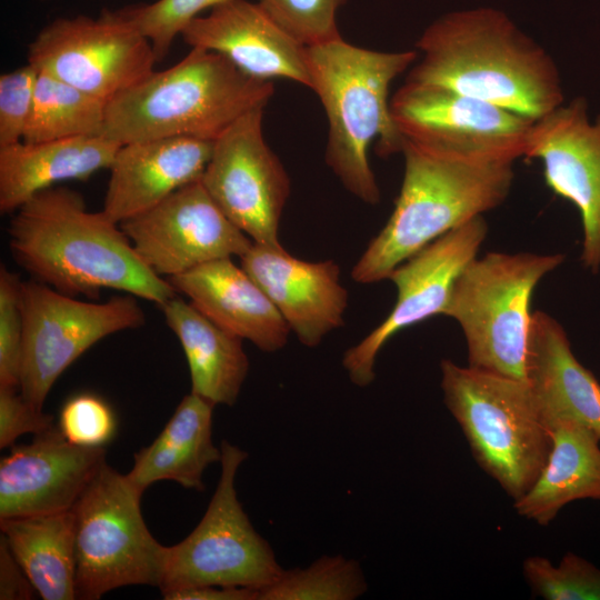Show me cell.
Instances as JSON below:
<instances>
[{
    "instance_id": "5b68a950",
    "label": "cell",
    "mask_w": 600,
    "mask_h": 600,
    "mask_svg": "<svg viewBox=\"0 0 600 600\" xmlns=\"http://www.w3.org/2000/svg\"><path fill=\"white\" fill-rule=\"evenodd\" d=\"M404 173L394 208L351 270L358 283L388 279L404 260L447 232L500 206L513 163L450 160L403 140Z\"/></svg>"
},
{
    "instance_id": "52a82bcc",
    "label": "cell",
    "mask_w": 600,
    "mask_h": 600,
    "mask_svg": "<svg viewBox=\"0 0 600 600\" xmlns=\"http://www.w3.org/2000/svg\"><path fill=\"white\" fill-rule=\"evenodd\" d=\"M563 260L561 253L489 252L468 263L443 314L459 323L470 368L526 381L532 294Z\"/></svg>"
},
{
    "instance_id": "83f0119b",
    "label": "cell",
    "mask_w": 600,
    "mask_h": 600,
    "mask_svg": "<svg viewBox=\"0 0 600 600\" xmlns=\"http://www.w3.org/2000/svg\"><path fill=\"white\" fill-rule=\"evenodd\" d=\"M107 102L39 70L23 141L103 136Z\"/></svg>"
},
{
    "instance_id": "f1b7e54d",
    "label": "cell",
    "mask_w": 600,
    "mask_h": 600,
    "mask_svg": "<svg viewBox=\"0 0 600 600\" xmlns=\"http://www.w3.org/2000/svg\"><path fill=\"white\" fill-rule=\"evenodd\" d=\"M367 590L358 560L322 556L306 568L283 569L273 582L258 590L257 600H354Z\"/></svg>"
},
{
    "instance_id": "8992f818",
    "label": "cell",
    "mask_w": 600,
    "mask_h": 600,
    "mask_svg": "<svg viewBox=\"0 0 600 600\" xmlns=\"http://www.w3.org/2000/svg\"><path fill=\"white\" fill-rule=\"evenodd\" d=\"M443 401L460 426L478 466L514 500L543 469L551 431L528 383L442 360Z\"/></svg>"
},
{
    "instance_id": "d4e9b609",
    "label": "cell",
    "mask_w": 600,
    "mask_h": 600,
    "mask_svg": "<svg viewBox=\"0 0 600 600\" xmlns=\"http://www.w3.org/2000/svg\"><path fill=\"white\" fill-rule=\"evenodd\" d=\"M160 309L186 354L191 392L214 406H233L249 371L243 339L177 296Z\"/></svg>"
},
{
    "instance_id": "30bf717a",
    "label": "cell",
    "mask_w": 600,
    "mask_h": 600,
    "mask_svg": "<svg viewBox=\"0 0 600 600\" xmlns=\"http://www.w3.org/2000/svg\"><path fill=\"white\" fill-rule=\"evenodd\" d=\"M23 343L19 391L43 403L60 374L101 339L138 329L146 314L130 293L104 302L81 301L38 280L21 281Z\"/></svg>"
},
{
    "instance_id": "6da1fadb",
    "label": "cell",
    "mask_w": 600,
    "mask_h": 600,
    "mask_svg": "<svg viewBox=\"0 0 600 600\" xmlns=\"http://www.w3.org/2000/svg\"><path fill=\"white\" fill-rule=\"evenodd\" d=\"M7 232L19 266L64 294L97 299L101 289H114L161 307L177 293L140 259L120 223L90 211L70 188L31 197L13 212Z\"/></svg>"
},
{
    "instance_id": "7a4b0ae2",
    "label": "cell",
    "mask_w": 600,
    "mask_h": 600,
    "mask_svg": "<svg viewBox=\"0 0 600 600\" xmlns=\"http://www.w3.org/2000/svg\"><path fill=\"white\" fill-rule=\"evenodd\" d=\"M406 81L433 84L532 121L563 104L557 64L503 12L480 7L442 14L421 33Z\"/></svg>"
},
{
    "instance_id": "d590c367",
    "label": "cell",
    "mask_w": 600,
    "mask_h": 600,
    "mask_svg": "<svg viewBox=\"0 0 600 600\" xmlns=\"http://www.w3.org/2000/svg\"><path fill=\"white\" fill-rule=\"evenodd\" d=\"M53 417L26 400L19 388L0 387V448L14 444L24 433L39 434L53 428Z\"/></svg>"
},
{
    "instance_id": "4316f807",
    "label": "cell",
    "mask_w": 600,
    "mask_h": 600,
    "mask_svg": "<svg viewBox=\"0 0 600 600\" xmlns=\"http://www.w3.org/2000/svg\"><path fill=\"white\" fill-rule=\"evenodd\" d=\"M1 536L43 600L76 599L71 510L0 520Z\"/></svg>"
},
{
    "instance_id": "277c9868",
    "label": "cell",
    "mask_w": 600,
    "mask_h": 600,
    "mask_svg": "<svg viewBox=\"0 0 600 600\" xmlns=\"http://www.w3.org/2000/svg\"><path fill=\"white\" fill-rule=\"evenodd\" d=\"M273 93L272 81L244 73L217 52L191 48L178 63L110 100L103 136L120 144L169 137L214 141L246 113L266 108Z\"/></svg>"
},
{
    "instance_id": "4dcf8cb0",
    "label": "cell",
    "mask_w": 600,
    "mask_h": 600,
    "mask_svg": "<svg viewBox=\"0 0 600 600\" xmlns=\"http://www.w3.org/2000/svg\"><path fill=\"white\" fill-rule=\"evenodd\" d=\"M271 18L304 47L340 38L337 14L346 0H258Z\"/></svg>"
},
{
    "instance_id": "5bb4252c",
    "label": "cell",
    "mask_w": 600,
    "mask_h": 600,
    "mask_svg": "<svg viewBox=\"0 0 600 600\" xmlns=\"http://www.w3.org/2000/svg\"><path fill=\"white\" fill-rule=\"evenodd\" d=\"M488 233L483 216L447 232L397 266L388 279L397 289V301L387 318L358 344L349 348L342 366L358 387L376 377L377 356L398 332L443 314L456 279L478 254Z\"/></svg>"
},
{
    "instance_id": "3957f363",
    "label": "cell",
    "mask_w": 600,
    "mask_h": 600,
    "mask_svg": "<svg viewBox=\"0 0 600 600\" xmlns=\"http://www.w3.org/2000/svg\"><path fill=\"white\" fill-rule=\"evenodd\" d=\"M418 57L417 50H371L342 37L307 47L310 89L329 126L326 162L343 187L368 204L381 200L369 147L377 140L380 157L401 152L403 138L391 116L389 88Z\"/></svg>"
},
{
    "instance_id": "74e56055",
    "label": "cell",
    "mask_w": 600,
    "mask_h": 600,
    "mask_svg": "<svg viewBox=\"0 0 600 600\" xmlns=\"http://www.w3.org/2000/svg\"><path fill=\"white\" fill-rule=\"evenodd\" d=\"M166 600H257L258 590L247 587L200 586L161 592Z\"/></svg>"
},
{
    "instance_id": "9a60e30c",
    "label": "cell",
    "mask_w": 600,
    "mask_h": 600,
    "mask_svg": "<svg viewBox=\"0 0 600 600\" xmlns=\"http://www.w3.org/2000/svg\"><path fill=\"white\" fill-rule=\"evenodd\" d=\"M120 227L146 266L166 279L214 260L241 258L253 243L218 207L201 178Z\"/></svg>"
},
{
    "instance_id": "e0dca14e",
    "label": "cell",
    "mask_w": 600,
    "mask_h": 600,
    "mask_svg": "<svg viewBox=\"0 0 600 600\" xmlns=\"http://www.w3.org/2000/svg\"><path fill=\"white\" fill-rule=\"evenodd\" d=\"M106 461L104 448L69 442L53 427L0 461V520L69 511Z\"/></svg>"
},
{
    "instance_id": "ffe728a7",
    "label": "cell",
    "mask_w": 600,
    "mask_h": 600,
    "mask_svg": "<svg viewBox=\"0 0 600 600\" xmlns=\"http://www.w3.org/2000/svg\"><path fill=\"white\" fill-rule=\"evenodd\" d=\"M213 141L157 138L121 144L109 167L102 211L121 223L202 177Z\"/></svg>"
},
{
    "instance_id": "4fadbf2b",
    "label": "cell",
    "mask_w": 600,
    "mask_h": 600,
    "mask_svg": "<svg viewBox=\"0 0 600 600\" xmlns=\"http://www.w3.org/2000/svg\"><path fill=\"white\" fill-rule=\"evenodd\" d=\"M264 108L232 123L217 140L201 181L222 212L253 242L282 247L279 227L290 178L263 134Z\"/></svg>"
},
{
    "instance_id": "8fae6325",
    "label": "cell",
    "mask_w": 600,
    "mask_h": 600,
    "mask_svg": "<svg viewBox=\"0 0 600 600\" xmlns=\"http://www.w3.org/2000/svg\"><path fill=\"white\" fill-rule=\"evenodd\" d=\"M392 119L407 140L437 156L478 164L524 157L532 120L439 86L406 81L391 97Z\"/></svg>"
},
{
    "instance_id": "44dd1931",
    "label": "cell",
    "mask_w": 600,
    "mask_h": 600,
    "mask_svg": "<svg viewBox=\"0 0 600 600\" xmlns=\"http://www.w3.org/2000/svg\"><path fill=\"white\" fill-rule=\"evenodd\" d=\"M167 280L211 321L260 350L276 352L287 344L291 331L287 322L262 288L231 258Z\"/></svg>"
},
{
    "instance_id": "cb8c5ba5",
    "label": "cell",
    "mask_w": 600,
    "mask_h": 600,
    "mask_svg": "<svg viewBox=\"0 0 600 600\" xmlns=\"http://www.w3.org/2000/svg\"><path fill=\"white\" fill-rule=\"evenodd\" d=\"M213 408L192 392L183 397L158 437L134 453L133 466L126 473L130 483L142 493L161 480L203 491L204 470L222 457L221 448L212 441Z\"/></svg>"
},
{
    "instance_id": "f546056e",
    "label": "cell",
    "mask_w": 600,
    "mask_h": 600,
    "mask_svg": "<svg viewBox=\"0 0 600 600\" xmlns=\"http://www.w3.org/2000/svg\"><path fill=\"white\" fill-rule=\"evenodd\" d=\"M522 572L532 593L542 599L600 600V568L573 552L558 566L544 557H529Z\"/></svg>"
},
{
    "instance_id": "2e32d148",
    "label": "cell",
    "mask_w": 600,
    "mask_h": 600,
    "mask_svg": "<svg viewBox=\"0 0 600 600\" xmlns=\"http://www.w3.org/2000/svg\"><path fill=\"white\" fill-rule=\"evenodd\" d=\"M524 157L543 166L548 188L580 212L582 263L600 268V116L591 122L588 102L576 98L534 120Z\"/></svg>"
},
{
    "instance_id": "7c38bea8",
    "label": "cell",
    "mask_w": 600,
    "mask_h": 600,
    "mask_svg": "<svg viewBox=\"0 0 600 600\" xmlns=\"http://www.w3.org/2000/svg\"><path fill=\"white\" fill-rule=\"evenodd\" d=\"M28 62L108 103L152 73L158 60L122 8L54 19L29 44Z\"/></svg>"
},
{
    "instance_id": "ba28073f",
    "label": "cell",
    "mask_w": 600,
    "mask_h": 600,
    "mask_svg": "<svg viewBox=\"0 0 600 600\" xmlns=\"http://www.w3.org/2000/svg\"><path fill=\"white\" fill-rule=\"evenodd\" d=\"M142 492L104 461L73 508L76 599L127 586L159 587L164 546L149 531Z\"/></svg>"
},
{
    "instance_id": "1f68e13d",
    "label": "cell",
    "mask_w": 600,
    "mask_h": 600,
    "mask_svg": "<svg viewBox=\"0 0 600 600\" xmlns=\"http://www.w3.org/2000/svg\"><path fill=\"white\" fill-rule=\"evenodd\" d=\"M226 0H157L124 7V11L150 40L157 60H162L184 27L202 12Z\"/></svg>"
},
{
    "instance_id": "f35d334b",
    "label": "cell",
    "mask_w": 600,
    "mask_h": 600,
    "mask_svg": "<svg viewBox=\"0 0 600 600\" xmlns=\"http://www.w3.org/2000/svg\"><path fill=\"white\" fill-rule=\"evenodd\" d=\"M41 1H47V0H41Z\"/></svg>"
},
{
    "instance_id": "ac0fdd59",
    "label": "cell",
    "mask_w": 600,
    "mask_h": 600,
    "mask_svg": "<svg viewBox=\"0 0 600 600\" xmlns=\"http://www.w3.org/2000/svg\"><path fill=\"white\" fill-rule=\"evenodd\" d=\"M208 11L181 31L187 44L217 52L256 79H287L310 88L307 47L258 2L226 0Z\"/></svg>"
},
{
    "instance_id": "603a6c76",
    "label": "cell",
    "mask_w": 600,
    "mask_h": 600,
    "mask_svg": "<svg viewBox=\"0 0 600 600\" xmlns=\"http://www.w3.org/2000/svg\"><path fill=\"white\" fill-rule=\"evenodd\" d=\"M121 144L106 136L0 147V211L11 213L38 192L87 180L110 167Z\"/></svg>"
},
{
    "instance_id": "9c48e42d",
    "label": "cell",
    "mask_w": 600,
    "mask_h": 600,
    "mask_svg": "<svg viewBox=\"0 0 600 600\" xmlns=\"http://www.w3.org/2000/svg\"><path fill=\"white\" fill-rule=\"evenodd\" d=\"M220 448L221 472L202 519L182 541L164 547L161 592L200 586L259 590L283 570L238 499L236 478L248 453L226 440Z\"/></svg>"
},
{
    "instance_id": "e575fe53",
    "label": "cell",
    "mask_w": 600,
    "mask_h": 600,
    "mask_svg": "<svg viewBox=\"0 0 600 600\" xmlns=\"http://www.w3.org/2000/svg\"><path fill=\"white\" fill-rule=\"evenodd\" d=\"M39 69L28 62L0 76V147L23 141L31 118Z\"/></svg>"
},
{
    "instance_id": "836d02e7",
    "label": "cell",
    "mask_w": 600,
    "mask_h": 600,
    "mask_svg": "<svg viewBox=\"0 0 600 600\" xmlns=\"http://www.w3.org/2000/svg\"><path fill=\"white\" fill-rule=\"evenodd\" d=\"M21 280L0 269V387L19 388L23 343Z\"/></svg>"
},
{
    "instance_id": "8d00e7d4",
    "label": "cell",
    "mask_w": 600,
    "mask_h": 600,
    "mask_svg": "<svg viewBox=\"0 0 600 600\" xmlns=\"http://www.w3.org/2000/svg\"><path fill=\"white\" fill-rule=\"evenodd\" d=\"M33 592L32 583L0 536V599H31Z\"/></svg>"
},
{
    "instance_id": "d6a6232c",
    "label": "cell",
    "mask_w": 600,
    "mask_h": 600,
    "mask_svg": "<svg viewBox=\"0 0 600 600\" xmlns=\"http://www.w3.org/2000/svg\"><path fill=\"white\" fill-rule=\"evenodd\" d=\"M58 429L73 444L103 448L116 434L117 419L103 399L92 393H80L62 406Z\"/></svg>"
},
{
    "instance_id": "484cf974",
    "label": "cell",
    "mask_w": 600,
    "mask_h": 600,
    "mask_svg": "<svg viewBox=\"0 0 600 600\" xmlns=\"http://www.w3.org/2000/svg\"><path fill=\"white\" fill-rule=\"evenodd\" d=\"M552 446L548 460L531 488L513 507L517 513L548 526L568 503L600 500V438L573 421L550 427Z\"/></svg>"
},
{
    "instance_id": "7402d4cb",
    "label": "cell",
    "mask_w": 600,
    "mask_h": 600,
    "mask_svg": "<svg viewBox=\"0 0 600 600\" xmlns=\"http://www.w3.org/2000/svg\"><path fill=\"white\" fill-rule=\"evenodd\" d=\"M526 382L542 421H573L600 438V382L574 357L562 326L534 311L531 318Z\"/></svg>"
},
{
    "instance_id": "d6986e66",
    "label": "cell",
    "mask_w": 600,
    "mask_h": 600,
    "mask_svg": "<svg viewBox=\"0 0 600 600\" xmlns=\"http://www.w3.org/2000/svg\"><path fill=\"white\" fill-rule=\"evenodd\" d=\"M240 266L267 293L290 330L306 347L314 348L343 324L348 291L333 260L306 261L283 247L253 242Z\"/></svg>"
}]
</instances>
